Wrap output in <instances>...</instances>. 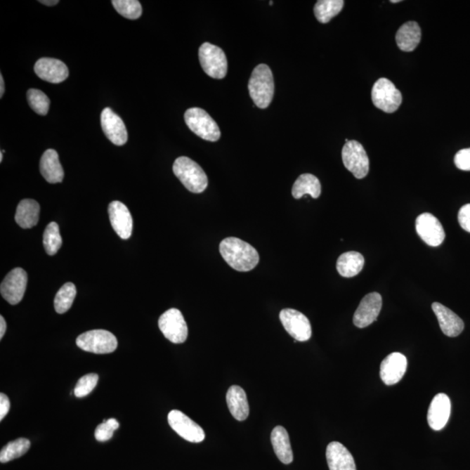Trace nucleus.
I'll return each mask as SVG.
<instances>
[{
    "label": "nucleus",
    "instance_id": "nucleus-38",
    "mask_svg": "<svg viewBox=\"0 0 470 470\" xmlns=\"http://www.w3.org/2000/svg\"><path fill=\"white\" fill-rule=\"evenodd\" d=\"M458 221L465 231L470 233V204L462 207L458 214Z\"/></svg>",
    "mask_w": 470,
    "mask_h": 470
},
{
    "label": "nucleus",
    "instance_id": "nucleus-44",
    "mask_svg": "<svg viewBox=\"0 0 470 470\" xmlns=\"http://www.w3.org/2000/svg\"><path fill=\"white\" fill-rule=\"evenodd\" d=\"M391 3H399L400 2V0H391Z\"/></svg>",
    "mask_w": 470,
    "mask_h": 470
},
{
    "label": "nucleus",
    "instance_id": "nucleus-6",
    "mask_svg": "<svg viewBox=\"0 0 470 470\" xmlns=\"http://www.w3.org/2000/svg\"><path fill=\"white\" fill-rule=\"evenodd\" d=\"M76 344L84 351L98 355L115 352L118 347L117 339L115 335L103 329L87 331L80 334L76 340Z\"/></svg>",
    "mask_w": 470,
    "mask_h": 470
},
{
    "label": "nucleus",
    "instance_id": "nucleus-31",
    "mask_svg": "<svg viewBox=\"0 0 470 470\" xmlns=\"http://www.w3.org/2000/svg\"><path fill=\"white\" fill-rule=\"evenodd\" d=\"M30 447L31 443L28 439L19 438L13 440V442L4 447L0 452V462L2 464H6V462L13 461L14 459L21 457L22 455L27 453Z\"/></svg>",
    "mask_w": 470,
    "mask_h": 470
},
{
    "label": "nucleus",
    "instance_id": "nucleus-15",
    "mask_svg": "<svg viewBox=\"0 0 470 470\" xmlns=\"http://www.w3.org/2000/svg\"><path fill=\"white\" fill-rule=\"evenodd\" d=\"M100 122L105 136L112 144L123 145L126 143L129 134L125 124L111 108L107 107L102 111Z\"/></svg>",
    "mask_w": 470,
    "mask_h": 470
},
{
    "label": "nucleus",
    "instance_id": "nucleus-40",
    "mask_svg": "<svg viewBox=\"0 0 470 470\" xmlns=\"http://www.w3.org/2000/svg\"><path fill=\"white\" fill-rule=\"evenodd\" d=\"M6 331V322L4 317L0 316V339L4 337Z\"/></svg>",
    "mask_w": 470,
    "mask_h": 470
},
{
    "label": "nucleus",
    "instance_id": "nucleus-33",
    "mask_svg": "<svg viewBox=\"0 0 470 470\" xmlns=\"http://www.w3.org/2000/svg\"><path fill=\"white\" fill-rule=\"evenodd\" d=\"M112 6L120 15L129 20H138L142 14V7L138 0H114Z\"/></svg>",
    "mask_w": 470,
    "mask_h": 470
},
{
    "label": "nucleus",
    "instance_id": "nucleus-9",
    "mask_svg": "<svg viewBox=\"0 0 470 470\" xmlns=\"http://www.w3.org/2000/svg\"><path fill=\"white\" fill-rule=\"evenodd\" d=\"M159 327L164 337L173 344H181L187 341V322L183 315L177 308H171L159 317Z\"/></svg>",
    "mask_w": 470,
    "mask_h": 470
},
{
    "label": "nucleus",
    "instance_id": "nucleus-4",
    "mask_svg": "<svg viewBox=\"0 0 470 470\" xmlns=\"http://www.w3.org/2000/svg\"><path fill=\"white\" fill-rule=\"evenodd\" d=\"M184 118L188 129L203 140L214 142L221 138V130L216 122L203 109L189 108Z\"/></svg>",
    "mask_w": 470,
    "mask_h": 470
},
{
    "label": "nucleus",
    "instance_id": "nucleus-26",
    "mask_svg": "<svg viewBox=\"0 0 470 470\" xmlns=\"http://www.w3.org/2000/svg\"><path fill=\"white\" fill-rule=\"evenodd\" d=\"M40 207L34 200H21L17 207L15 221L20 228L28 229L35 227L39 218Z\"/></svg>",
    "mask_w": 470,
    "mask_h": 470
},
{
    "label": "nucleus",
    "instance_id": "nucleus-8",
    "mask_svg": "<svg viewBox=\"0 0 470 470\" xmlns=\"http://www.w3.org/2000/svg\"><path fill=\"white\" fill-rule=\"evenodd\" d=\"M372 101L375 107L392 114L398 110L402 104L403 96L391 80L381 78L373 86Z\"/></svg>",
    "mask_w": 470,
    "mask_h": 470
},
{
    "label": "nucleus",
    "instance_id": "nucleus-13",
    "mask_svg": "<svg viewBox=\"0 0 470 470\" xmlns=\"http://www.w3.org/2000/svg\"><path fill=\"white\" fill-rule=\"evenodd\" d=\"M415 228L420 238L431 247H438L445 239V232L438 218L429 213L422 214L417 218Z\"/></svg>",
    "mask_w": 470,
    "mask_h": 470
},
{
    "label": "nucleus",
    "instance_id": "nucleus-23",
    "mask_svg": "<svg viewBox=\"0 0 470 470\" xmlns=\"http://www.w3.org/2000/svg\"><path fill=\"white\" fill-rule=\"evenodd\" d=\"M227 403L233 417L237 421H245L249 415V405L247 393L239 386H232L227 393Z\"/></svg>",
    "mask_w": 470,
    "mask_h": 470
},
{
    "label": "nucleus",
    "instance_id": "nucleus-35",
    "mask_svg": "<svg viewBox=\"0 0 470 470\" xmlns=\"http://www.w3.org/2000/svg\"><path fill=\"white\" fill-rule=\"evenodd\" d=\"M98 381L97 374H89L84 375L77 382L74 389V395L78 398H82L89 396L94 388L96 387Z\"/></svg>",
    "mask_w": 470,
    "mask_h": 470
},
{
    "label": "nucleus",
    "instance_id": "nucleus-39",
    "mask_svg": "<svg viewBox=\"0 0 470 470\" xmlns=\"http://www.w3.org/2000/svg\"><path fill=\"white\" fill-rule=\"evenodd\" d=\"M11 403L8 397L5 393H0V421L6 417L9 413Z\"/></svg>",
    "mask_w": 470,
    "mask_h": 470
},
{
    "label": "nucleus",
    "instance_id": "nucleus-37",
    "mask_svg": "<svg viewBox=\"0 0 470 470\" xmlns=\"http://www.w3.org/2000/svg\"><path fill=\"white\" fill-rule=\"evenodd\" d=\"M454 160L457 169L470 171V148L462 149L455 155Z\"/></svg>",
    "mask_w": 470,
    "mask_h": 470
},
{
    "label": "nucleus",
    "instance_id": "nucleus-3",
    "mask_svg": "<svg viewBox=\"0 0 470 470\" xmlns=\"http://www.w3.org/2000/svg\"><path fill=\"white\" fill-rule=\"evenodd\" d=\"M173 170L188 191L202 194L206 190L209 180L202 167L188 157H178L174 163Z\"/></svg>",
    "mask_w": 470,
    "mask_h": 470
},
{
    "label": "nucleus",
    "instance_id": "nucleus-14",
    "mask_svg": "<svg viewBox=\"0 0 470 470\" xmlns=\"http://www.w3.org/2000/svg\"><path fill=\"white\" fill-rule=\"evenodd\" d=\"M381 307L382 298L380 294L374 292L367 294L353 315V324L359 329L369 327L377 320Z\"/></svg>",
    "mask_w": 470,
    "mask_h": 470
},
{
    "label": "nucleus",
    "instance_id": "nucleus-22",
    "mask_svg": "<svg viewBox=\"0 0 470 470\" xmlns=\"http://www.w3.org/2000/svg\"><path fill=\"white\" fill-rule=\"evenodd\" d=\"M40 173L49 183H60L63 181L64 170L60 162L59 155L53 149L44 152L39 163Z\"/></svg>",
    "mask_w": 470,
    "mask_h": 470
},
{
    "label": "nucleus",
    "instance_id": "nucleus-43",
    "mask_svg": "<svg viewBox=\"0 0 470 470\" xmlns=\"http://www.w3.org/2000/svg\"><path fill=\"white\" fill-rule=\"evenodd\" d=\"M5 152V151L2 150L1 151V155H0V162H3V154Z\"/></svg>",
    "mask_w": 470,
    "mask_h": 470
},
{
    "label": "nucleus",
    "instance_id": "nucleus-19",
    "mask_svg": "<svg viewBox=\"0 0 470 470\" xmlns=\"http://www.w3.org/2000/svg\"><path fill=\"white\" fill-rule=\"evenodd\" d=\"M451 413V402L450 397L445 393H438L432 400L428 411V422L429 427L433 431H439L445 427Z\"/></svg>",
    "mask_w": 470,
    "mask_h": 470
},
{
    "label": "nucleus",
    "instance_id": "nucleus-42",
    "mask_svg": "<svg viewBox=\"0 0 470 470\" xmlns=\"http://www.w3.org/2000/svg\"><path fill=\"white\" fill-rule=\"evenodd\" d=\"M5 93V83H4V79L2 74L0 75V98H2Z\"/></svg>",
    "mask_w": 470,
    "mask_h": 470
},
{
    "label": "nucleus",
    "instance_id": "nucleus-36",
    "mask_svg": "<svg viewBox=\"0 0 470 470\" xmlns=\"http://www.w3.org/2000/svg\"><path fill=\"white\" fill-rule=\"evenodd\" d=\"M119 427V422L115 418L104 420L101 424L98 426L96 433H94L96 440L98 442H107L112 438L115 431H117Z\"/></svg>",
    "mask_w": 470,
    "mask_h": 470
},
{
    "label": "nucleus",
    "instance_id": "nucleus-41",
    "mask_svg": "<svg viewBox=\"0 0 470 470\" xmlns=\"http://www.w3.org/2000/svg\"><path fill=\"white\" fill-rule=\"evenodd\" d=\"M39 3H41L45 6H53L59 4V1H58V0H40Z\"/></svg>",
    "mask_w": 470,
    "mask_h": 470
},
{
    "label": "nucleus",
    "instance_id": "nucleus-30",
    "mask_svg": "<svg viewBox=\"0 0 470 470\" xmlns=\"http://www.w3.org/2000/svg\"><path fill=\"white\" fill-rule=\"evenodd\" d=\"M77 290L74 283L67 282L58 291L54 299V308L58 313H67L74 303Z\"/></svg>",
    "mask_w": 470,
    "mask_h": 470
},
{
    "label": "nucleus",
    "instance_id": "nucleus-2",
    "mask_svg": "<svg viewBox=\"0 0 470 470\" xmlns=\"http://www.w3.org/2000/svg\"><path fill=\"white\" fill-rule=\"evenodd\" d=\"M251 98L256 107L265 109L271 104L275 94V82L271 69L261 64L254 69L249 82Z\"/></svg>",
    "mask_w": 470,
    "mask_h": 470
},
{
    "label": "nucleus",
    "instance_id": "nucleus-17",
    "mask_svg": "<svg viewBox=\"0 0 470 470\" xmlns=\"http://www.w3.org/2000/svg\"><path fill=\"white\" fill-rule=\"evenodd\" d=\"M109 218L112 228L120 238L129 239L133 232V218L125 204L115 200L108 206Z\"/></svg>",
    "mask_w": 470,
    "mask_h": 470
},
{
    "label": "nucleus",
    "instance_id": "nucleus-18",
    "mask_svg": "<svg viewBox=\"0 0 470 470\" xmlns=\"http://www.w3.org/2000/svg\"><path fill=\"white\" fill-rule=\"evenodd\" d=\"M34 72L39 78L53 84L63 82L69 76L67 65L52 58L39 59L34 65Z\"/></svg>",
    "mask_w": 470,
    "mask_h": 470
},
{
    "label": "nucleus",
    "instance_id": "nucleus-25",
    "mask_svg": "<svg viewBox=\"0 0 470 470\" xmlns=\"http://www.w3.org/2000/svg\"><path fill=\"white\" fill-rule=\"evenodd\" d=\"M271 443L279 460L284 464H290L294 460V455L286 429L276 426L271 433Z\"/></svg>",
    "mask_w": 470,
    "mask_h": 470
},
{
    "label": "nucleus",
    "instance_id": "nucleus-16",
    "mask_svg": "<svg viewBox=\"0 0 470 470\" xmlns=\"http://www.w3.org/2000/svg\"><path fill=\"white\" fill-rule=\"evenodd\" d=\"M407 362L405 355L400 353H392L381 363L380 377L386 385L392 386L402 380L407 370Z\"/></svg>",
    "mask_w": 470,
    "mask_h": 470
},
{
    "label": "nucleus",
    "instance_id": "nucleus-7",
    "mask_svg": "<svg viewBox=\"0 0 470 470\" xmlns=\"http://www.w3.org/2000/svg\"><path fill=\"white\" fill-rule=\"evenodd\" d=\"M346 169L356 178H363L370 172V159L363 145L356 141H349L341 152Z\"/></svg>",
    "mask_w": 470,
    "mask_h": 470
},
{
    "label": "nucleus",
    "instance_id": "nucleus-21",
    "mask_svg": "<svg viewBox=\"0 0 470 470\" xmlns=\"http://www.w3.org/2000/svg\"><path fill=\"white\" fill-rule=\"evenodd\" d=\"M326 457L329 470H356L355 459L340 443L332 442L327 445Z\"/></svg>",
    "mask_w": 470,
    "mask_h": 470
},
{
    "label": "nucleus",
    "instance_id": "nucleus-11",
    "mask_svg": "<svg viewBox=\"0 0 470 470\" xmlns=\"http://www.w3.org/2000/svg\"><path fill=\"white\" fill-rule=\"evenodd\" d=\"M170 427L182 438L194 443H200L205 439V432L199 424L180 410H172L169 414Z\"/></svg>",
    "mask_w": 470,
    "mask_h": 470
},
{
    "label": "nucleus",
    "instance_id": "nucleus-29",
    "mask_svg": "<svg viewBox=\"0 0 470 470\" xmlns=\"http://www.w3.org/2000/svg\"><path fill=\"white\" fill-rule=\"evenodd\" d=\"M344 6L342 0H319L313 8L317 20L320 23L326 24L338 15Z\"/></svg>",
    "mask_w": 470,
    "mask_h": 470
},
{
    "label": "nucleus",
    "instance_id": "nucleus-45",
    "mask_svg": "<svg viewBox=\"0 0 470 470\" xmlns=\"http://www.w3.org/2000/svg\"><path fill=\"white\" fill-rule=\"evenodd\" d=\"M273 4H274V2L270 1V3H269V5L273 6Z\"/></svg>",
    "mask_w": 470,
    "mask_h": 470
},
{
    "label": "nucleus",
    "instance_id": "nucleus-20",
    "mask_svg": "<svg viewBox=\"0 0 470 470\" xmlns=\"http://www.w3.org/2000/svg\"><path fill=\"white\" fill-rule=\"evenodd\" d=\"M432 309L444 334L449 337H457L462 334L464 329V322L457 313L439 302H433Z\"/></svg>",
    "mask_w": 470,
    "mask_h": 470
},
{
    "label": "nucleus",
    "instance_id": "nucleus-24",
    "mask_svg": "<svg viewBox=\"0 0 470 470\" xmlns=\"http://www.w3.org/2000/svg\"><path fill=\"white\" fill-rule=\"evenodd\" d=\"M421 38V27L414 21L403 25L396 35L397 46L403 52H413L420 43Z\"/></svg>",
    "mask_w": 470,
    "mask_h": 470
},
{
    "label": "nucleus",
    "instance_id": "nucleus-5",
    "mask_svg": "<svg viewBox=\"0 0 470 470\" xmlns=\"http://www.w3.org/2000/svg\"><path fill=\"white\" fill-rule=\"evenodd\" d=\"M199 59L204 72L211 78L221 79L228 72V60L223 50L209 42L199 49Z\"/></svg>",
    "mask_w": 470,
    "mask_h": 470
},
{
    "label": "nucleus",
    "instance_id": "nucleus-32",
    "mask_svg": "<svg viewBox=\"0 0 470 470\" xmlns=\"http://www.w3.org/2000/svg\"><path fill=\"white\" fill-rule=\"evenodd\" d=\"M43 244L48 255L56 254L60 250L62 246V238L59 225L56 222H51L46 228L44 232Z\"/></svg>",
    "mask_w": 470,
    "mask_h": 470
},
{
    "label": "nucleus",
    "instance_id": "nucleus-12",
    "mask_svg": "<svg viewBox=\"0 0 470 470\" xmlns=\"http://www.w3.org/2000/svg\"><path fill=\"white\" fill-rule=\"evenodd\" d=\"M27 274L24 269H13L3 280L0 286L3 298L11 305L20 303L27 289Z\"/></svg>",
    "mask_w": 470,
    "mask_h": 470
},
{
    "label": "nucleus",
    "instance_id": "nucleus-34",
    "mask_svg": "<svg viewBox=\"0 0 470 470\" xmlns=\"http://www.w3.org/2000/svg\"><path fill=\"white\" fill-rule=\"evenodd\" d=\"M27 96L29 105L36 114L42 116L48 114L50 100L42 91L38 89L28 90Z\"/></svg>",
    "mask_w": 470,
    "mask_h": 470
},
{
    "label": "nucleus",
    "instance_id": "nucleus-27",
    "mask_svg": "<svg viewBox=\"0 0 470 470\" xmlns=\"http://www.w3.org/2000/svg\"><path fill=\"white\" fill-rule=\"evenodd\" d=\"M364 257L362 254L351 251L342 254L338 258L337 268L339 274L346 278H351L360 274L364 266Z\"/></svg>",
    "mask_w": 470,
    "mask_h": 470
},
{
    "label": "nucleus",
    "instance_id": "nucleus-10",
    "mask_svg": "<svg viewBox=\"0 0 470 470\" xmlns=\"http://www.w3.org/2000/svg\"><path fill=\"white\" fill-rule=\"evenodd\" d=\"M280 320L287 332L297 341H307L312 337V327L308 317L292 308L280 313Z\"/></svg>",
    "mask_w": 470,
    "mask_h": 470
},
{
    "label": "nucleus",
    "instance_id": "nucleus-28",
    "mask_svg": "<svg viewBox=\"0 0 470 470\" xmlns=\"http://www.w3.org/2000/svg\"><path fill=\"white\" fill-rule=\"evenodd\" d=\"M322 194V185L318 178L311 174H304L295 181L292 188L294 199H301L302 196L309 195L313 199H318Z\"/></svg>",
    "mask_w": 470,
    "mask_h": 470
},
{
    "label": "nucleus",
    "instance_id": "nucleus-1",
    "mask_svg": "<svg viewBox=\"0 0 470 470\" xmlns=\"http://www.w3.org/2000/svg\"><path fill=\"white\" fill-rule=\"evenodd\" d=\"M220 253L232 268L240 272L253 270L260 261L257 250L254 247L235 237H228L222 240Z\"/></svg>",
    "mask_w": 470,
    "mask_h": 470
}]
</instances>
